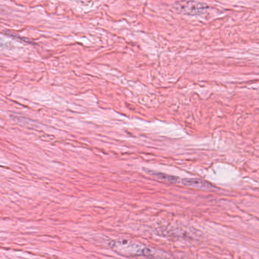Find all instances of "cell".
Here are the masks:
<instances>
[{"label":"cell","mask_w":259,"mask_h":259,"mask_svg":"<svg viewBox=\"0 0 259 259\" xmlns=\"http://www.w3.org/2000/svg\"><path fill=\"white\" fill-rule=\"evenodd\" d=\"M112 250L125 257H137L143 256L145 245L136 241L128 239L113 240L109 243Z\"/></svg>","instance_id":"obj_1"},{"label":"cell","mask_w":259,"mask_h":259,"mask_svg":"<svg viewBox=\"0 0 259 259\" xmlns=\"http://www.w3.org/2000/svg\"><path fill=\"white\" fill-rule=\"evenodd\" d=\"M179 11L188 16H200L204 14L208 7L204 3L186 2L178 4Z\"/></svg>","instance_id":"obj_2"},{"label":"cell","mask_w":259,"mask_h":259,"mask_svg":"<svg viewBox=\"0 0 259 259\" xmlns=\"http://www.w3.org/2000/svg\"><path fill=\"white\" fill-rule=\"evenodd\" d=\"M182 183L185 186L188 187L195 188V189H204V190H210L213 189V186L204 180L200 179H183Z\"/></svg>","instance_id":"obj_3"},{"label":"cell","mask_w":259,"mask_h":259,"mask_svg":"<svg viewBox=\"0 0 259 259\" xmlns=\"http://www.w3.org/2000/svg\"><path fill=\"white\" fill-rule=\"evenodd\" d=\"M143 256L150 259H174L170 254L157 248L145 246L144 249Z\"/></svg>","instance_id":"obj_4"},{"label":"cell","mask_w":259,"mask_h":259,"mask_svg":"<svg viewBox=\"0 0 259 259\" xmlns=\"http://www.w3.org/2000/svg\"><path fill=\"white\" fill-rule=\"evenodd\" d=\"M150 172H151V175L157 177L159 180L168 182V183H178L179 181L178 177H174V176L167 175V174H162V172H153V171Z\"/></svg>","instance_id":"obj_5"}]
</instances>
